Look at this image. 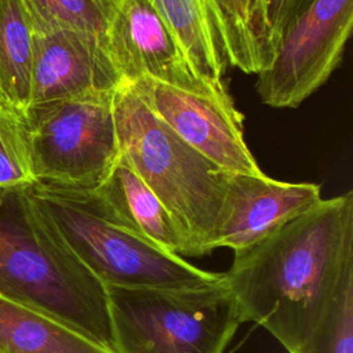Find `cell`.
Listing matches in <instances>:
<instances>
[{
    "mask_svg": "<svg viewBox=\"0 0 353 353\" xmlns=\"http://www.w3.org/2000/svg\"><path fill=\"white\" fill-rule=\"evenodd\" d=\"M353 270V192L321 199L261 241L234 252L225 283L243 321L295 353Z\"/></svg>",
    "mask_w": 353,
    "mask_h": 353,
    "instance_id": "6da1fadb",
    "label": "cell"
},
{
    "mask_svg": "<svg viewBox=\"0 0 353 353\" xmlns=\"http://www.w3.org/2000/svg\"><path fill=\"white\" fill-rule=\"evenodd\" d=\"M0 295L114 353L106 287L47 226L28 188L0 189Z\"/></svg>",
    "mask_w": 353,
    "mask_h": 353,
    "instance_id": "7a4b0ae2",
    "label": "cell"
},
{
    "mask_svg": "<svg viewBox=\"0 0 353 353\" xmlns=\"http://www.w3.org/2000/svg\"><path fill=\"white\" fill-rule=\"evenodd\" d=\"M28 193L58 240L106 288H188L223 277L154 245L95 188L36 182Z\"/></svg>",
    "mask_w": 353,
    "mask_h": 353,
    "instance_id": "3957f363",
    "label": "cell"
},
{
    "mask_svg": "<svg viewBox=\"0 0 353 353\" xmlns=\"http://www.w3.org/2000/svg\"><path fill=\"white\" fill-rule=\"evenodd\" d=\"M113 112L120 152L170 212L182 258L211 254L226 171L179 138L127 80L113 92Z\"/></svg>",
    "mask_w": 353,
    "mask_h": 353,
    "instance_id": "277c9868",
    "label": "cell"
},
{
    "mask_svg": "<svg viewBox=\"0 0 353 353\" xmlns=\"http://www.w3.org/2000/svg\"><path fill=\"white\" fill-rule=\"evenodd\" d=\"M114 353H223L243 321L222 277L188 288H106Z\"/></svg>",
    "mask_w": 353,
    "mask_h": 353,
    "instance_id": "5b68a950",
    "label": "cell"
},
{
    "mask_svg": "<svg viewBox=\"0 0 353 353\" xmlns=\"http://www.w3.org/2000/svg\"><path fill=\"white\" fill-rule=\"evenodd\" d=\"M113 92L32 106L25 112L36 182L97 188L106 179L121 154Z\"/></svg>",
    "mask_w": 353,
    "mask_h": 353,
    "instance_id": "8992f818",
    "label": "cell"
},
{
    "mask_svg": "<svg viewBox=\"0 0 353 353\" xmlns=\"http://www.w3.org/2000/svg\"><path fill=\"white\" fill-rule=\"evenodd\" d=\"M353 28V0H313L281 33L270 63L256 74L261 102L298 108L341 65Z\"/></svg>",
    "mask_w": 353,
    "mask_h": 353,
    "instance_id": "52a82bcc",
    "label": "cell"
},
{
    "mask_svg": "<svg viewBox=\"0 0 353 353\" xmlns=\"http://www.w3.org/2000/svg\"><path fill=\"white\" fill-rule=\"evenodd\" d=\"M105 48L130 83L143 77L200 94L218 92L193 70L182 46L153 0H94Z\"/></svg>",
    "mask_w": 353,
    "mask_h": 353,
    "instance_id": "ba28073f",
    "label": "cell"
},
{
    "mask_svg": "<svg viewBox=\"0 0 353 353\" xmlns=\"http://www.w3.org/2000/svg\"><path fill=\"white\" fill-rule=\"evenodd\" d=\"M179 138L226 172L265 174L244 139L243 114L230 94H200L150 77L131 83Z\"/></svg>",
    "mask_w": 353,
    "mask_h": 353,
    "instance_id": "9c48e42d",
    "label": "cell"
},
{
    "mask_svg": "<svg viewBox=\"0 0 353 353\" xmlns=\"http://www.w3.org/2000/svg\"><path fill=\"white\" fill-rule=\"evenodd\" d=\"M32 30L33 59L28 109L113 92L124 80L102 41L94 34L51 26H32Z\"/></svg>",
    "mask_w": 353,
    "mask_h": 353,
    "instance_id": "30bf717a",
    "label": "cell"
},
{
    "mask_svg": "<svg viewBox=\"0 0 353 353\" xmlns=\"http://www.w3.org/2000/svg\"><path fill=\"white\" fill-rule=\"evenodd\" d=\"M321 199V186L317 183L284 182L265 174L226 172L214 250H244L303 214Z\"/></svg>",
    "mask_w": 353,
    "mask_h": 353,
    "instance_id": "8fae6325",
    "label": "cell"
},
{
    "mask_svg": "<svg viewBox=\"0 0 353 353\" xmlns=\"http://www.w3.org/2000/svg\"><path fill=\"white\" fill-rule=\"evenodd\" d=\"M182 46L199 79L218 92H229L225 74L229 52L214 0H153Z\"/></svg>",
    "mask_w": 353,
    "mask_h": 353,
    "instance_id": "7c38bea8",
    "label": "cell"
},
{
    "mask_svg": "<svg viewBox=\"0 0 353 353\" xmlns=\"http://www.w3.org/2000/svg\"><path fill=\"white\" fill-rule=\"evenodd\" d=\"M95 189L145 239L163 251L182 256V240L170 212L123 154Z\"/></svg>",
    "mask_w": 353,
    "mask_h": 353,
    "instance_id": "4fadbf2b",
    "label": "cell"
},
{
    "mask_svg": "<svg viewBox=\"0 0 353 353\" xmlns=\"http://www.w3.org/2000/svg\"><path fill=\"white\" fill-rule=\"evenodd\" d=\"M3 353H110L80 332L25 303L0 295Z\"/></svg>",
    "mask_w": 353,
    "mask_h": 353,
    "instance_id": "5bb4252c",
    "label": "cell"
},
{
    "mask_svg": "<svg viewBox=\"0 0 353 353\" xmlns=\"http://www.w3.org/2000/svg\"><path fill=\"white\" fill-rule=\"evenodd\" d=\"M33 30L23 0H0V90L4 103L25 114L30 97Z\"/></svg>",
    "mask_w": 353,
    "mask_h": 353,
    "instance_id": "9a60e30c",
    "label": "cell"
},
{
    "mask_svg": "<svg viewBox=\"0 0 353 353\" xmlns=\"http://www.w3.org/2000/svg\"><path fill=\"white\" fill-rule=\"evenodd\" d=\"M226 36L229 65L258 74L269 65L263 0H214Z\"/></svg>",
    "mask_w": 353,
    "mask_h": 353,
    "instance_id": "2e32d148",
    "label": "cell"
},
{
    "mask_svg": "<svg viewBox=\"0 0 353 353\" xmlns=\"http://www.w3.org/2000/svg\"><path fill=\"white\" fill-rule=\"evenodd\" d=\"M34 183L23 117L0 105V189H23Z\"/></svg>",
    "mask_w": 353,
    "mask_h": 353,
    "instance_id": "e0dca14e",
    "label": "cell"
},
{
    "mask_svg": "<svg viewBox=\"0 0 353 353\" xmlns=\"http://www.w3.org/2000/svg\"><path fill=\"white\" fill-rule=\"evenodd\" d=\"M295 353H353V270L320 325Z\"/></svg>",
    "mask_w": 353,
    "mask_h": 353,
    "instance_id": "ac0fdd59",
    "label": "cell"
},
{
    "mask_svg": "<svg viewBox=\"0 0 353 353\" xmlns=\"http://www.w3.org/2000/svg\"><path fill=\"white\" fill-rule=\"evenodd\" d=\"M23 1L32 26H51L87 32L98 37L103 44V23L94 0Z\"/></svg>",
    "mask_w": 353,
    "mask_h": 353,
    "instance_id": "d6986e66",
    "label": "cell"
},
{
    "mask_svg": "<svg viewBox=\"0 0 353 353\" xmlns=\"http://www.w3.org/2000/svg\"><path fill=\"white\" fill-rule=\"evenodd\" d=\"M312 3L313 0H263L269 63L272 61L274 47L284 29Z\"/></svg>",
    "mask_w": 353,
    "mask_h": 353,
    "instance_id": "ffe728a7",
    "label": "cell"
},
{
    "mask_svg": "<svg viewBox=\"0 0 353 353\" xmlns=\"http://www.w3.org/2000/svg\"><path fill=\"white\" fill-rule=\"evenodd\" d=\"M0 105H6V103H4V99H3V94H1V90H0Z\"/></svg>",
    "mask_w": 353,
    "mask_h": 353,
    "instance_id": "44dd1931",
    "label": "cell"
},
{
    "mask_svg": "<svg viewBox=\"0 0 353 353\" xmlns=\"http://www.w3.org/2000/svg\"><path fill=\"white\" fill-rule=\"evenodd\" d=\"M263 11H265V7H263Z\"/></svg>",
    "mask_w": 353,
    "mask_h": 353,
    "instance_id": "7402d4cb",
    "label": "cell"
},
{
    "mask_svg": "<svg viewBox=\"0 0 353 353\" xmlns=\"http://www.w3.org/2000/svg\"><path fill=\"white\" fill-rule=\"evenodd\" d=\"M0 353H3V352H1V350H0Z\"/></svg>",
    "mask_w": 353,
    "mask_h": 353,
    "instance_id": "603a6c76",
    "label": "cell"
}]
</instances>
